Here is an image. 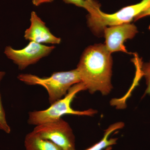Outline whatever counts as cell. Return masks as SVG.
Segmentation results:
<instances>
[{"instance_id": "cell-1", "label": "cell", "mask_w": 150, "mask_h": 150, "mask_svg": "<svg viewBox=\"0 0 150 150\" xmlns=\"http://www.w3.org/2000/svg\"><path fill=\"white\" fill-rule=\"evenodd\" d=\"M112 64L111 54L104 44H95L84 51L76 69L81 82L90 93L100 92L103 96L110 93Z\"/></svg>"}, {"instance_id": "cell-2", "label": "cell", "mask_w": 150, "mask_h": 150, "mask_svg": "<svg viewBox=\"0 0 150 150\" xmlns=\"http://www.w3.org/2000/svg\"><path fill=\"white\" fill-rule=\"evenodd\" d=\"M17 78L26 84L39 85L46 89L51 104L64 97L74 85L81 82L76 69L67 71L56 72L49 77H40L31 74H22Z\"/></svg>"}, {"instance_id": "cell-3", "label": "cell", "mask_w": 150, "mask_h": 150, "mask_svg": "<svg viewBox=\"0 0 150 150\" xmlns=\"http://www.w3.org/2000/svg\"><path fill=\"white\" fill-rule=\"evenodd\" d=\"M87 90L85 86L80 82L73 86L63 98L51 104L45 110H35L28 113V122L30 125L37 126L42 123L56 121L66 114L92 116L96 114V110L93 109L80 111L72 108L71 104L79 92Z\"/></svg>"}, {"instance_id": "cell-4", "label": "cell", "mask_w": 150, "mask_h": 150, "mask_svg": "<svg viewBox=\"0 0 150 150\" xmlns=\"http://www.w3.org/2000/svg\"><path fill=\"white\" fill-rule=\"evenodd\" d=\"M150 7V0H142L135 4L125 7L116 12L108 14L103 12L100 6L88 13L87 24L95 35L103 34L105 27L131 23L142 12Z\"/></svg>"}, {"instance_id": "cell-5", "label": "cell", "mask_w": 150, "mask_h": 150, "mask_svg": "<svg viewBox=\"0 0 150 150\" xmlns=\"http://www.w3.org/2000/svg\"><path fill=\"white\" fill-rule=\"evenodd\" d=\"M33 132L64 150H75V137L71 126L62 118L35 126Z\"/></svg>"}, {"instance_id": "cell-6", "label": "cell", "mask_w": 150, "mask_h": 150, "mask_svg": "<svg viewBox=\"0 0 150 150\" xmlns=\"http://www.w3.org/2000/svg\"><path fill=\"white\" fill-rule=\"evenodd\" d=\"M55 48L54 46H45L30 41L27 46L19 50L14 49L11 46H6L4 53L18 67L19 69L23 70L48 56Z\"/></svg>"}, {"instance_id": "cell-7", "label": "cell", "mask_w": 150, "mask_h": 150, "mask_svg": "<svg viewBox=\"0 0 150 150\" xmlns=\"http://www.w3.org/2000/svg\"><path fill=\"white\" fill-rule=\"evenodd\" d=\"M138 33L137 26L131 23L105 27L103 32L105 38L104 44L111 54L118 51L130 54L124 45V42L134 38Z\"/></svg>"}, {"instance_id": "cell-8", "label": "cell", "mask_w": 150, "mask_h": 150, "mask_svg": "<svg viewBox=\"0 0 150 150\" xmlns=\"http://www.w3.org/2000/svg\"><path fill=\"white\" fill-rule=\"evenodd\" d=\"M30 25L24 33L25 40L42 44H59L61 38L53 35L46 26V23L41 20L34 11L31 12Z\"/></svg>"}, {"instance_id": "cell-9", "label": "cell", "mask_w": 150, "mask_h": 150, "mask_svg": "<svg viewBox=\"0 0 150 150\" xmlns=\"http://www.w3.org/2000/svg\"><path fill=\"white\" fill-rule=\"evenodd\" d=\"M24 146L25 150H64L53 142L41 138L33 131L25 136Z\"/></svg>"}, {"instance_id": "cell-10", "label": "cell", "mask_w": 150, "mask_h": 150, "mask_svg": "<svg viewBox=\"0 0 150 150\" xmlns=\"http://www.w3.org/2000/svg\"><path fill=\"white\" fill-rule=\"evenodd\" d=\"M124 123L122 122H118L110 125L105 131L102 139L93 145L92 146L84 150H103L108 147L116 144L117 143V138L109 139V137L114 131L122 129Z\"/></svg>"}, {"instance_id": "cell-11", "label": "cell", "mask_w": 150, "mask_h": 150, "mask_svg": "<svg viewBox=\"0 0 150 150\" xmlns=\"http://www.w3.org/2000/svg\"><path fill=\"white\" fill-rule=\"evenodd\" d=\"M66 4H72L85 9L88 12L91 11L97 7L100 6L94 0H62Z\"/></svg>"}, {"instance_id": "cell-12", "label": "cell", "mask_w": 150, "mask_h": 150, "mask_svg": "<svg viewBox=\"0 0 150 150\" xmlns=\"http://www.w3.org/2000/svg\"><path fill=\"white\" fill-rule=\"evenodd\" d=\"M140 69L142 75L146 79L147 88L144 94V96L146 95H150V60L149 62L142 63L140 64Z\"/></svg>"}, {"instance_id": "cell-13", "label": "cell", "mask_w": 150, "mask_h": 150, "mask_svg": "<svg viewBox=\"0 0 150 150\" xmlns=\"http://www.w3.org/2000/svg\"><path fill=\"white\" fill-rule=\"evenodd\" d=\"M0 130H1L6 134L11 133V129L9 126L6 118L5 111L2 102L1 96L0 93Z\"/></svg>"}, {"instance_id": "cell-14", "label": "cell", "mask_w": 150, "mask_h": 150, "mask_svg": "<svg viewBox=\"0 0 150 150\" xmlns=\"http://www.w3.org/2000/svg\"><path fill=\"white\" fill-rule=\"evenodd\" d=\"M150 16V7L147 9L146 10L142 12L139 14L138 15V16L134 20L135 21H137L139 20L140 19L143 18L145 17Z\"/></svg>"}, {"instance_id": "cell-15", "label": "cell", "mask_w": 150, "mask_h": 150, "mask_svg": "<svg viewBox=\"0 0 150 150\" xmlns=\"http://www.w3.org/2000/svg\"><path fill=\"white\" fill-rule=\"evenodd\" d=\"M54 0H32V4L35 6H38L43 4L53 2Z\"/></svg>"}, {"instance_id": "cell-16", "label": "cell", "mask_w": 150, "mask_h": 150, "mask_svg": "<svg viewBox=\"0 0 150 150\" xmlns=\"http://www.w3.org/2000/svg\"><path fill=\"white\" fill-rule=\"evenodd\" d=\"M6 72L4 71H0V85H1V81L3 79L4 76H5Z\"/></svg>"}]
</instances>
